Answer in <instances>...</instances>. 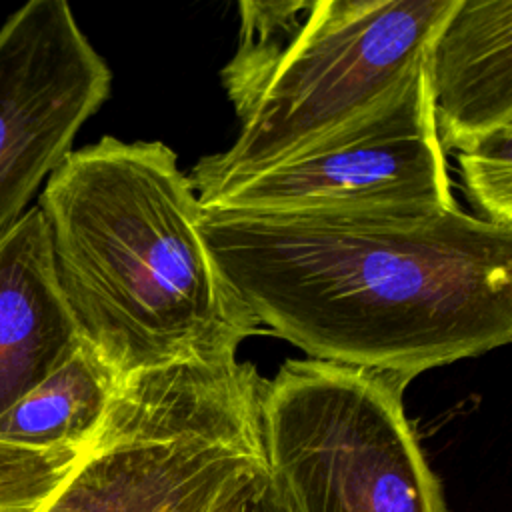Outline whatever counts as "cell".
<instances>
[{"instance_id":"6da1fadb","label":"cell","mask_w":512,"mask_h":512,"mask_svg":"<svg viewBox=\"0 0 512 512\" xmlns=\"http://www.w3.org/2000/svg\"><path fill=\"white\" fill-rule=\"evenodd\" d=\"M198 232L258 326L312 360L420 372L512 338V228L430 214L204 210Z\"/></svg>"},{"instance_id":"7a4b0ae2","label":"cell","mask_w":512,"mask_h":512,"mask_svg":"<svg viewBox=\"0 0 512 512\" xmlns=\"http://www.w3.org/2000/svg\"><path fill=\"white\" fill-rule=\"evenodd\" d=\"M36 206L80 336L120 380L236 358L260 330L212 262L198 194L166 144L104 136L74 150Z\"/></svg>"},{"instance_id":"3957f363","label":"cell","mask_w":512,"mask_h":512,"mask_svg":"<svg viewBox=\"0 0 512 512\" xmlns=\"http://www.w3.org/2000/svg\"><path fill=\"white\" fill-rule=\"evenodd\" d=\"M458 0L238 2L240 44L222 84L240 118L192 170L198 198L258 174L348 124L424 58Z\"/></svg>"},{"instance_id":"277c9868","label":"cell","mask_w":512,"mask_h":512,"mask_svg":"<svg viewBox=\"0 0 512 512\" xmlns=\"http://www.w3.org/2000/svg\"><path fill=\"white\" fill-rule=\"evenodd\" d=\"M264 382L238 358L124 378L100 434L38 512H216L266 468Z\"/></svg>"},{"instance_id":"5b68a950","label":"cell","mask_w":512,"mask_h":512,"mask_svg":"<svg viewBox=\"0 0 512 512\" xmlns=\"http://www.w3.org/2000/svg\"><path fill=\"white\" fill-rule=\"evenodd\" d=\"M408 382L312 358L264 382L266 474L286 512H448L404 412Z\"/></svg>"},{"instance_id":"8992f818","label":"cell","mask_w":512,"mask_h":512,"mask_svg":"<svg viewBox=\"0 0 512 512\" xmlns=\"http://www.w3.org/2000/svg\"><path fill=\"white\" fill-rule=\"evenodd\" d=\"M198 202L204 210L250 214H430L454 208L426 58L348 124Z\"/></svg>"},{"instance_id":"52a82bcc","label":"cell","mask_w":512,"mask_h":512,"mask_svg":"<svg viewBox=\"0 0 512 512\" xmlns=\"http://www.w3.org/2000/svg\"><path fill=\"white\" fill-rule=\"evenodd\" d=\"M112 72L64 0H30L0 28V238L72 152Z\"/></svg>"},{"instance_id":"ba28073f","label":"cell","mask_w":512,"mask_h":512,"mask_svg":"<svg viewBox=\"0 0 512 512\" xmlns=\"http://www.w3.org/2000/svg\"><path fill=\"white\" fill-rule=\"evenodd\" d=\"M82 344L38 206L0 238V416Z\"/></svg>"},{"instance_id":"9c48e42d","label":"cell","mask_w":512,"mask_h":512,"mask_svg":"<svg viewBox=\"0 0 512 512\" xmlns=\"http://www.w3.org/2000/svg\"><path fill=\"white\" fill-rule=\"evenodd\" d=\"M438 140L512 126V0H458L426 52Z\"/></svg>"},{"instance_id":"30bf717a","label":"cell","mask_w":512,"mask_h":512,"mask_svg":"<svg viewBox=\"0 0 512 512\" xmlns=\"http://www.w3.org/2000/svg\"><path fill=\"white\" fill-rule=\"evenodd\" d=\"M120 376L84 340L76 352L0 416V442L84 452L100 434Z\"/></svg>"},{"instance_id":"8fae6325","label":"cell","mask_w":512,"mask_h":512,"mask_svg":"<svg viewBox=\"0 0 512 512\" xmlns=\"http://www.w3.org/2000/svg\"><path fill=\"white\" fill-rule=\"evenodd\" d=\"M462 180L482 220L512 228V126L478 134L456 148Z\"/></svg>"},{"instance_id":"7c38bea8","label":"cell","mask_w":512,"mask_h":512,"mask_svg":"<svg viewBox=\"0 0 512 512\" xmlns=\"http://www.w3.org/2000/svg\"><path fill=\"white\" fill-rule=\"evenodd\" d=\"M84 454L0 442V512H38Z\"/></svg>"},{"instance_id":"4fadbf2b","label":"cell","mask_w":512,"mask_h":512,"mask_svg":"<svg viewBox=\"0 0 512 512\" xmlns=\"http://www.w3.org/2000/svg\"><path fill=\"white\" fill-rule=\"evenodd\" d=\"M216 512H286L278 500L266 468L234 492Z\"/></svg>"}]
</instances>
